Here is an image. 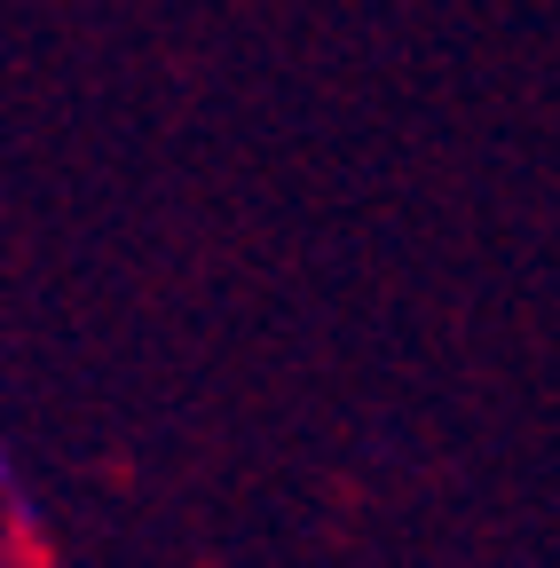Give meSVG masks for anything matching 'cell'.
<instances>
[{
    "instance_id": "1",
    "label": "cell",
    "mask_w": 560,
    "mask_h": 568,
    "mask_svg": "<svg viewBox=\"0 0 560 568\" xmlns=\"http://www.w3.org/2000/svg\"><path fill=\"white\" fill-rule=\"evenodd\" d=\"M0 568H9V552H0Z\"/></svg>"
}]
</instances>
